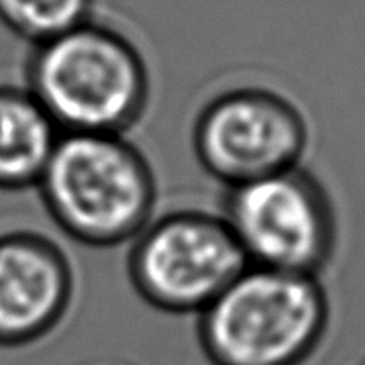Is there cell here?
Segmentation results:
<instances>
[{
    "label": "cell",
    "instance_id": "1",
    "mask_svg": "<svg viewBox=\"0 0 365 365\" xmlns=\"http://www.w3.org/2000/svg\"><path fill=\"white\" fill-rule=\"evenodd\" d=\"M38 189L51 220L88 247L134 242L158 199L150 163L118 134H61Z\"/></svg>",
    "mask_w": 365,
    "mask_h": 365
},
{
    "label": "cell",
    "instance_id": "2",
    "mask_svg": "<svg viewBox=\"0 0 365 365\" xmlns=\"http://www.w3.org/2000/svg\"><path fill=\"white\" fill-rule=\"evenodd\" d=\"M26 88L61 134L124 135L148 106L150 79L126 38L85 22L36 46Z\"/></svg>",
    "mask_w": 365,
    "mask_h": 365
},
{
    "label": "cell",
    "instance_id": "3",
    "mask_svg": "<svg viewBox=\"0 0 365 365\" xmlns=\"http://www.w3.org/2000/svg\"><path fill=\"white\" fill-rule=\"evenodd\" d=\"M330 326L318 277L247 265L199 314V344L212 365H302Z\"/></svg>",
    "mask_w": 365,
    "mask_h": 365
},
{
    "label": "cell",
    "instance_id": "4",
    "mask_svg": "<svg viewBox=\"0 0 365 365\" xmlns=\"http://www.w3.org/2000/svg\"><path fill=\"white\" fill-rule=\"evenodd\" d=\"M220 216L254 267L318 277L336 252L332 200L302 165L226 189Z\"/></svg>",
    "mask_w": 365,
    "mask_h": 365
},
{
    "label": "cell",
    "instance_id": "5",
    "mask_svg": "<svg viewBox=\"0 0 365 365\" xmlns=\"http://www.w3.org/2000/svg\"><path fill=\"white\" fill-rule=\"evenodd\" d=\"M247 265L222 216L177 210L151 220L132 242L128 277L153 309L200 314Z\"/></svg>",
    "mask_w": 365,
    "mask_h": 365
},
{
    "label": "cell",
    "instance_id": "6",
    "mask_svg": "<svg viewBox=\"0 0 365 365\" xmlns=\"http://www.w3.org/2000/svg\"><path fill=\"white\" fill-rule=\"evenodd\" d=\"M309 140L301 108L267 88H232L215 96L192 128L199 163L226 189L301 167Z\"/></svg>",
    "mask_w": 365,
    "mask_h": 365
},
{
    "label": "cell",
    "instance_id": "7",
    "mask_svg": "<svg viewBox=\"0 0 365 365\" xmlns=\"http://www.w3.org/2000/svg\"><path fill=\"white\" fill-rule=\"evenodd\" d=\"M71 262L30 230L0 234V346L20 348L56 330L71 307Z\"/></svg>",
    "mask_w": 365,
    "mask_h": 365
},
{
    "label": "cell",
    "instance_id": "8",
    "mask_svg": "<svg viewBox=\"0 0 365 365\" xmlns=\"http://www.w3.org/2000/svg\"><path fill=\"white\" fill-rule=\"evenodd\" d=\"M59 138L28 88L0 87V191L38 187Z\"/></svg>",
    "mask_w": 365,
    "mask_h": 365
},
{
    "label": "cell",
    "instance_id": "9",
    "mask_svg": "<svg viewBox=\"0 0 365 365\" xmlns=\"http://www.w3.org/2000/svg\"><path fill=\"white\" fill-rule=\"evenodd\" d=\"M93 0H0V20L40 46L88 22Z\"/></svg>",
    "mask_w": 365,
    "mask_h": 365
}]
</instances>
